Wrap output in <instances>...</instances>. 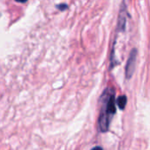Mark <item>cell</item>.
<instances>
[{
	"instance_id": "obj_1",
	"label": "cell",
	"mask_w": 150,
	"mask_h": 150,
	"mask_svg": "<svg viewBox=\"0 0 150 150\" xmlns=\"http://www.w3.org/2000/svg\"><path fill=\"white\" fill-rule=\"evenodd\" d=\"M101 102L102 108L98 120V126L99 130L104 132L108 131L112 117L116 113L115 90L111 88H107L101 97Z\"/></svg>"
},
{
	"instance_id": "obj_2",
	"label": "cell",
	"mask_w": 150,
	"mask_h": 150,
	"mask_svg": "<svg viewBox=\"0 0 150 150\" xmlns=\"http://www.w3.org/2000/svg\"><path fill=\"white\" fill-rule=\"evenodd\" d=\"M136 59H137V50L136 49H132V51L130 52L126 66H125V77L126 79H131L132 76L133 71L135 70V64H136Z\"/></svg>"
},
{
	"instance_id": "obj_3",
	"label": "cell",
	"mask_w": 150,
	"mask_h": 150,
	"mask_svg": "<svg viewBox=\"0 0 150 150\" xmlns=\"http://www.w3.org/2000/svg\"><path fill=\"white\" fill-rule=\"evenodd\" d=\"M126 17H127V11H126V6L125 3L123 2L120 6V12H119V17H118V22H117V29L118 31H125V23H126Z\"/></svg>"
},
{
	"instance_id": "obj_4",
	"label": "cell",
	"mask_w": 150,
	"mask_h": 150,
	"mask_svg": "<svg viewBox=\"0 0 150 150\" xmlns=\"http://www.w3.org/2000/svg\"><path fill=\"white\" fill-rule=\"evenodd\" d=\"M126 102H127L126 96H119L118 99L117 100V104L119 107V109L124 110L125 105H126Z\"/></svg>"
},
{
	"instance_id": "obj_5",
	"label": "cell",
	"mask_w": 150,
	"mask_h": 150,
	"mask_svg": "<svg viewBox=\"0 0 150 150\" xmlns=\"http://www.w3.org/2000/svg\"><path fill=\"white\" fill-rule=\"evenodd\" d=\"M59 10H61V11H64V10H65V9H67V6L66 5H64V4H61V5H58L57 6Z\"/></svg>"
},
{
	"instance_id": "obj_6",
	"label": "cell",
	"mask_w": 150,
	"mask_h": 150,
	"mask_svg": "<svg viewBox=\"0 0 150 150\" xmlns=\"http://www.w3.org/2000/svg\"><path fill=\"white\" fill-rule=\"evenodd\" d=\"M92 150H103L101 146H96V147H94Z\"/></svg>"
},
{
	"instance_id": "obj_7",
	"label": "cell",
	"mask_w": 150,
	"mask_h": 150,
	"mask_svg": "<svg viewBox=\"0 0 150 150\" xmlns=\"http://www.w3.org/2000/svg\"><path fill=\"white\" fill-rule=\"evenodd\" d=\"M16 2H19V3H26L28 0H15Z\"/></svg>"
}]
</instances>
